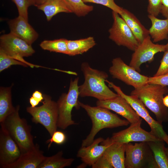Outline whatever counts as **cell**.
<instances>
[{"label": "cell", "instance_id": "obj_20", "mask_svg": "<svg viewBox=\"0 0 168 168\" xmlns=\"http://www.w3.org/2000/svg\"><path fill=\"white\" fill-rule=\"evenodd\" d=\"M120 15L126 22L139 44L149 35V30L130 11L123 8L122 12Z\"/></svg>", "mask_w": 168, "mask_h": 168}, {"label": "cell", "instance_id": "obj_7", "mask_svg": "<svg viewBox=\"0 0 168 168\" xmlns=\"http://www.w3.org/2000/svg\"><path fill=\"white\" fill-rule=\"evenodd\" d=\"M126 168H159L148 142L126 144Z\"/></svg>", "mask_w": 168, "mask_h": 168}, {"label": "cell", "instance_id": "obj_37", "mask_svg": "<svg viewBox=\"0 0 168 168\" xmlns=\"http://www.w3.org/2000/svg\"><path fill=\"white\" fill-rule=\"evenodd\" d=\"M160 13L166 19H168V0H161Z\"/></svg>", "mask_w": 168, "mask_h": 168}, {"label": "cell", "instance_id": "obj_15", "mask_svg": "<svg viewBox=\"0 0 168 168\" xmlns=\"http://www.w3.org/2000/svg\"><path fill=\"white\" fill-rule=\"evenodd\" d=\"M96 105L112 110L128 120L130 124L138 121L140 119L135 110L123 97L118 95L113 98L103 100H98Z\"/></svg>", "mask_w": 168, "mask_h": 168}, {"label": "cell", "instance_id": "obj_26", "mask_svg": "<svg viewBox=\"0 0 168 168\" xmlns=\"http://www.w3.org/2000/svg\"><path fill=\"white\" fill-rule=\"evenodd\" d=\"M63 152L60 151L50 156H45L38 168H63L70 166L74 159L63 157Z\"/></svg>", "mask_w": 168, "mask_h": 168}, {"label": "cell", "instance_id": "obj_30", "mask_svg": "<svg viewBox=\"0 0 168 168\" xmlns=\"http://www.w3.org/2000/svg\"><path fill=\"white\" fill-rule=\"evenodd\" d=\"M16 4L19 15L28 20V10L29 7L35 6V0H12Z\"/></svg>", "mask_w": 168, "mask_h": 168}, {"label": "cell", "instance_id": "obj_23", "mask_svg": "<svg viewBox=\"0 0 168 168\" xmlns=\"http://www.w3.org/2000/svg\"><path fill=\"white\" fill-rule=\"evenodd\" d=\"M96 44L94 37L91 36L77 40H67L68 55L73 56L82 54L87 52Z\"/></svg>", "mask_w": 168, "mask_h": 168}, {"label": "cell", "instance_id": "obj_43", "mask_svg": "<svg viewBox=\"0 0 168 168\" xmlns=\"http://www.w3.org/2000/svg\"><path fill=\"white\" fill-rule=\"evenodd\" d=\"M165 45L166 47V51H168V42Z\"/></svg>", "mask_w": 168, "mask_h": 168}, {"label": "cell", "instance_id": "obj_38", "mask_svg": "<svg viewBox=\"0 0 168 168\" xmlns=\"http://www.w3.org/2000/svg\"><path fill=\"white\" fill-rule=\"evenodd\" d=\"M32 96L39 101L40 102H42L44 100L43 95L41 92L38 91H35L33 93Z\"/></svg>", "mask_w": 168, "mask_h": 168}, {"label": "cell", "instance_id": "obj_18", "mask_svg": "<svg viewBox=\"0 0 168 168\" xmlns=\"http://www.w3.org/2000/svg\"><path fill=\"white\" fill-rule=\"evenodd\" d=\"M45 156L40 150L39 145L35 144L33 148L21 154L16 161L4 168H38Z\"/></svg>", "mask_w": 168, "mask_h": 168}, {"label": "cell", "instance_id": "obj_42", "mask_svg": "<svg viewBox=\"0 0 168 168\" xmlns=\"http://www.w3.org/2000/svg\"><path fill=\"white\" fill-rule=\"evenodd\" d=\"M166 154L167 158H168V147L166 148Z\"/></svg>", "mask_w": 168, "mask_h": 168}, {"label": "cell", "instance_id": "obj_32", "mask_svg": "<svg viewBox=\"0 0 168 168\" xmlns=\"http://www.w3.org/2000/svg\"><path fill=\"white\" fill-rule=\"evenodd\" d=\"M147 12L148 15L157 17L160 13L161 0H148Z\"/></svg>", "mask_w": 168, "mask_h": 168}, {"label": "cell", "instance_id": "obj_31", "mask_svg": "<svg viewBox=\"0 0 168 168\" xmlns=\"http://www.w3.org/2000/svg\"><path fill=\"white\" fill-rule=\"evenodd\" d=\"M85 3L91 2L102 5L111 9L112 11L118 13L119 15L122 12L123 8L118 5L114 0H82Z\"/></svg>", "mask_w": 168, "mask_h": 168}, {"label": "cell", "instance_id": "obj_2", "mask_svg": "<svg viewBox=\"0 0 168 168\" xmlns=\"http://www.w3.org/2000/svg\"><path fill=\"white\" fill-rule=\"evenodd\" d=\"M79 104L80 107L86 111L92 123L91 131L82 140L81 147H86L91 144L96 135L103 129L127 126L130 123L127 120L121 119L107 108L97 106H91L79 101Z\"/></svg>", "mask_w": 168, "mask_h": 168}, {"label": "cell", "instance_id": "obj_19", "mask_svg": "<svg viewBox=\"0 0 168 168\" xmlns=\"http://www.w3.org/2000/svg\"><path fill=\"white\" fill-rule=\"evenodd\" d=\"M107 145L103 155L110 162L114 168H125L126 144L111 142L107 139L101 143Z\"/></svg>", "mask_w": 168, "mask_h": 168}, {"label": "cell", "instance_id": "obj_33", "mask_svg": "<svg viewBox=\"0 0 168 168\" xmlns=\"http://www.w3.org/2000/svg\"><path fill=\"white\" fill-rule=\"evenodd\" d=\"M51 138L46 141L47 143H48V149H49L53 142L58 145L63 144L66 140L65 134L62 132L56 131L51 136Z\"/></svg>", "mask_w": 168, "mask_h": 168}, {"label": "cell", "instance_id": "obj_40", "mask_svg": "<svg viewBox=\"0 0 168 168\" xmlns=\"http://www.w3.org/2000/svg\"><path fill=\"white\" fill-rule=\"evenodd\" d=\"M163 100L164 105L168 108V95L163 97Z\"/></svg>", "mask_w": 168, "mask_h": 168}, {"label": "cell", "instance_id": "obj_29", "mask_svg": "<svg viewBox=\"0 0 168 168\" xmlns=\"http://www.w3.org/2000/svg\"><path fill=\"white\" fill-rule=\"evenodd\" d=\"M20 65L25 67L28 66L25 63L11 57L0 49V72L7 69L12 65Z\"/></svg>", "mask_w": 168, "mask_h": 168}, {"label": "cell", "instance_id": "obj_36", "mask_svg": "<svg viewBox=\"0 0 168 168\" xmlns=\"http://www.w3.org/2000/svg\"><path fill=\"white\" fill-rule=\"evenodd\" d=\"M91 166L92 168H113L110 162L103 155Z\"/></svg>", "mask_w": 168, "mask_h": 168}, {"label": "cell", "instance_id": "obj_39", "mask_svg": "<svg viewBox=\"0 0 168 168\" xmlns=\"http://www.w3.org/2000/svg\"><path fill=\"white\" fill-rule=\"evenodd\" d=\"M29 101L31 106L33 107H36L40 102L39 101L32 96L30 98Z\"/></svg>", "mask_w": 168, "mask_h": 168}, {"label": "cell", "instance_id": "obj_27", "mask_svg": "<svg viewBox=\"0 0 168 168\" xmlns=\"http://www.w3.org/2000/svg\"><path fill=\"white\" fill-rule=\"evenodd\" d=\"M67 40L62 38L54 40H44L40 44L43 49L68 54Z\"/></svg>", "mask_w": 168, "mask_h": 168}, {"label": "cell", "instance_id": "obj_24", "mask_svg": "<svg viewBox=\"0 0 168 168\" xmlns=\"http://www.w3.org/2000/svg\"><path fill=\"white\" fill-rule=\"evenodd\" d=\"M11 87H1L0 88V123L15 110L12 104Z\"/></svg>", "mask_w": 168, "mask_h": 168}, {"label": "cell", "instance_id": "obj_5", "mask_svg": "<svg viewBox=\"0 0 168 168\" xmlns=\"http://www.w3.org/2000/svg\"><path fill=\"white\" fill-rule=\"evenodd\" d=\"M79 80L78 77L73 80L71 79L68 93L62 94L57 102L58 114L57 126L62 129L77 124L72 119V112L74 107L79 109L80 107L78 100Z\"/></svg>", "mask_w": 168, "mask_h": 168}, {"label": "cell", "instance_id": "obj_3", "mask_svg": "<svg viewBox=\"0 0 168 168\" xmlns=\"http://www.w3.org/2000/svg\"><path fill=\"white\" fill-rule=\"evenodd\" d=\"M168 93L167 86L147 83L134 88L130 95L139 99L146 107L155 115L157 120L161 124L168 122V109L164 104V95Z\"/></svg>", "mask_w": 168, "mask_h": 168}, {"label": "cell", "instance_id": "obj_11", "mask_svg": "<svg viewBox=\"0 0 168 168\" xmlns=\"http://www.w3.org/2000/svg\"><path fill=\"white\" fill-rule=\"evenodd\" d=\"M0 49L28 66L30 63L24 60L23 57L31 56L35 52L31 45L11 32L1 36Z\"/></svg>", "mask_w": 168, "mask_h": 168}, {"label": "cell", "instance_id": "obj_1", "mask_svg": "<svg viewBox=\"0 0 168 168\" xmlns=\"http://www.w3.org/2000/svg\"><path fill=\"white\" fill-rule=\"evenodd\" d=\"M81 70L85 81L79 86L80 96L92 97L98 100H103L113 98L118 95L106 85L105 82L108 77L106 73L93 68L86 62L82 64Z\"/></svg>", "mask_w": 168, "mask_h": 168}, {"label": "cell", "instance_id": "obj_10", "mask_svg": "<svg viewBox=\"0 0 168 168\" xmlns=\"http://www.w3.org/2000/svg\"><path fill=\"white\" fill-rule=\"evenodd\" d=\"M113 22L109 29V38L118 46L134 51L139 44L124 20L117 13L112 11Z\"/></svg>", "mask_w": 168, "mask_h": 168}, {"label": "cell", "instance_id": "obj_35", "mask_svg": "<svg viewBox=\"0 0 168 168\" xmlns=\"http://www.w3.org/2000/svg\"><path fill=\"white\" fill-rule=\"evenodd\" d=\"M147 83L168 86V73L158 76L148 77Z\"/></svg>", "mask_w": 168, "mask_h": 168}, {"label": "cell", "instance_id": "obj_9", "mask_svg": "<svg viewBox=\"0 0 168 168\" xmlns=\"http://www.w3.org/2000/svg\"><path fill=\"white\" fill-rule=\"evenodd\" d=\"M112 63L109 72L114 78L120 80L134 88H140L147 84L148 77L140 74L126 64L121 58H114Z\"/></svg>", "mask_w": 168, "mask_h": 168}, {"label": "cell", "instance_id": "obj_28", "mask_svg": "<svg viewBox=\"0 0 168 168\" xmlns=\"http://www.w3.org/2000/svg\"><path fill=\"white\" fill-rule=\"evenodd\" d=\"M71 8L72 13L79 17L84 16L93 9L92 6L86 4L82 0H66Z\"/></svg>", "mask_w": 168, "mask_h": 168}, {"label": "cell", "instance_id": "obj_41", "mask_svg": "<svg viewBox=\"0 0 168 168\" xmlns=\"http://www.w3.org/2000/svg\"><path fill=\"white\" fill-rule=\"evenodd\" d=\"M47 0H35V6L36 7L42 4L45 2Z\"/></svg>", "mask_w": 168, "mask_h": 168}, {"label": "cell", "instance_id": "obj_6", "mask_svg": "<svg viewBox=\"0 0 168 168\" xmlns=\"http://www.w3.org/2000/svg\"><path fill=\"white\" fill-rule=\"evenodd\" d=\"M43 104L39 107L31 106L26 108V111L32 116V121L42 124L50 136L57 131L58 111L57 102L52 100L49 96L44 94Z\"/></svg>", "mask_w": 168, "mask_h": 168}, {"label": "cell", "instance_id": "obj_14", "mask_svg": "<svg viewBox=\"0 0 168 168\" xmlns=\"http://www.w3.org/2000/svg\"><path fill=\"white\" fill-rule=\"evenodd\" d=\"M21 154L18 145L4 128L1 125L0 168H4L6 166L14 163Z\"/></svg>", "mask_w": 168, "mask_h": 168}, {"label": "cell", "instance_id": "obj_12", "mask_svg": "<svg viewBox=\"0 0 168 168\" xmlns=\"http://www.w3.org/2000/svg\"><path fill=\"white\" fill-rule=\"evenodd\" d=\"M142 119L131 124L127 128L115 133L110 138H107L111 142H119L126 144L131 142H149L161 139L147 131L141 127Z\"/></svg>", "mask_w": 168, "mask_h": 168}, {"label": "cell", "instance_id": "obj_22", "mask_svg": "<svg viewBox=\"0 0 168 168\" xmlns=\"http://www.w3.org/2000/svg\"><path fill=\"white\" fill-rule=\"evenodd\" d=\"M152 25L149 30V35L154 43L168 39V19H161L148 15Z\"/></svg>", "mask_w": 168, "mask_h": 168}, {"label": "cell", "instance_id": "obj_17", "mask_svg": "<svg viewBox=\"0 0 168 168\" xmlns=\"http://www.w3.org/2000/svg\"><path fill=\"white\" fill-rule=\"evenodd\" d=\"M104 140L99 137L94 140L89 145L81 147L77 152V156L86 166H91L103 154L107 147L106 145L100 143Z\"/></svg>", "mask_w": 168, "mask_h": 168}, {"label": "cell", "instance_id": "obj_13", "mask_svg": "<svg viewBox=\"0 0 168 168\" xmlns=\"http://www.w3.org/2000/svg\"><path fill=\"white\" fill-rule=\"evenodd\" d=\"M166 51L165 44H154L149 35L139 44L134 51L129 65L140 72V67L142 63L152 61L156 54Z\"/></svg>", "mask_w": 168, "mask_h": 168}, {"label": "cell", "instance_id": "obj_21", "mask_svg": "<svg viewBox=\"0 0 168 168\" xmlns=\"http://www.w3.org/2000/svg\"><path fill=\"white\" fill-rule=\"evenodd\" d=\"M44 13L48 21L58 13H72L70 6L66 0H47L41 5L36 7Z\"/></svg>", "mask_w": 168, "mask_h": 168}, {"label": "cell", "instance_id": "obj_34", "mask_svg": "<svg viewBox=\"0 0 168 168\" xmlns=\"http://www.w3.org/2000/svg\"><path fill=\"white\" fill-rule=\"evenodd\" d=\"M160 61V65L153 76H158L168 73V51H166Z\"/></svg>", "mask_w": 168, "mask_h": 168}, {"label": "cell", "instance_id": "obj_25", "mask_svg": "<svg viewBox=\"0 0 168 168\" xmlns=\"http://www.w3.org/2000/svg\"><path fill=\"white\" fill-rule=\"evenodd\" d=\"M159 168H168V158L165 141L162 139L148 142Z\"/></svg>", "mask_w": 168, "mask_h": 168}, {"label": "cell", "instance_id": "obj_16", "mask_svg": "<svg viewBox=\"0 0 168 168\" xmlns=\"http://www.w3.org/2000/svg\"><path fill=\"white\" fill-rule=\"evenodd\" d=\"M10 32L22 39L30 45L39 37L37 32L28 23V20L18 15L8 22Z\"/></svg>", "mask_w": 168, "mask_h": 168}, {"label": "cell", "instance_id": "obj_8", "mask_svg": "<svg viewBox=\"0 0 168 168\" xmlns=\"http://www.w3.org/2000/svg\"><path fill=\"white\" fill-rule=\"evenodd\" d=\"M107 83L109 87L113 88L117 94L125 99L140 117L146 121L150 128V133L163 140L168 145V135L164 130L162 124L152 118L142 101L135 96L126 95L119 87L113 82L108 81Z\"/></svg>", "mask_w": 168, "mask_h": 168}, {"label": "cell", "instance_id": "obj_4", "mask_svg": "<svg viewBox=\"0 0 168 168\" xmlns=\"http://www.w3.org/2000/svg\"><path fill=\"white\" fill-rule=\"evenodd\" d=\"M20 106L17 105L15 110L0 123L18 145L21 154L26 152L35 146L31 133V126L26 119L20 118Z\"/></svg>", "mask_w": 168, "mask_h": 168}]
</instances>
